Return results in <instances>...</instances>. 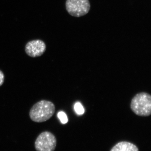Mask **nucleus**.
<instances>
[{"instance_id":"1","label":"nucleus","mask_w":151,"mask_h":151,"mask_svg":"<svg viewBox=\"0 0 151 151\" xmlns=\"http://www.w3.org/2000/svg\"><path fill=\"white\" fill-rule=\"evenodd\" d=\"M55 110V106L52 102L42 100L35 103L30 109V118L37 123L45 122L53 116Z\"/></svg>"},{"instance_id":"2","label":"nucleus","mask_w":151,"mask_h":151,"mask_svg":"<svg viewBox=\"0 0 151 151\" xmlns=\"http://www.w3.org/2000/svg\"><path fill=\"white\" fill-rule=\"evenodd\" d=\"M130 107L137 116L147 117L151 114V96L146 92L138 93L133 97Z\"/></svg>"},{"instance_id":"3","label":"nucleus","mask_w":151,"mask_h":151,"mask_svg":"<svg viewBox=\"0 0 151 151\" xmlns=\"http://www.w3.org/2000/svg\"><path fill=\"white\" fill-rule=\"evenodd\" d=\"M65 7L70 15L79 17L89 12L90 4L89 0H67Z\"/></svg>"},{"instance_id":"4","label":"nucleus","mask_w":151,"mask_h":151,"mask_svg":"<svg viewBox=\"0 0 151 151\" xmlns=\"http://www.w3.org/2000/svg\"><path fill=\"white\" fill-rule=\"evenodd\" d=\"M56 144L54 135L51 132H44L38 136L35 146L37 151H54Z\"/></svg>"},{"instance_id":"5","label":"nucleus","mask_w":151,"mask_h":151,"mask_svg":"<svg viewBox=\"0 0 151 151\" xmlns=\"http://www.w3.org/2000/svg\"><path fill=\"white\" fill-rule=\"evenodd\" d=\"M46 49V45L43 41L35 40L27 42L25 47V51L29 56L35 58L41 56Z\"/></svg>"},{"instance_id":"6","label":"nucleus","mask_w":151,"mask_h":151,"mask_svg":"<svg viewBox=\"0 0 151 151\" xmlns=\"http://www.w3.org/2000/svg\"><path fill=\"white\" fill-rule=\"evenodd\" d=\"M111 151H139V149L132 143L121 142L114 146Z\"/></svg>"},{"instance_id":"7","label":"nucleus","mask_w":151,"mask_h":151,"mask_svg":"<svg viewBox=\"0 0 151 151\" xmlns=\"http://www.w3.org/2000/svg\"><path fill=\"white\" fill-rule=\"evenodd\" d=\"M74 110L78 115H81L84 113V109L80 103H76L74 105Z\"/></svg>"},{"instance_id":"8","label":"nucleus","mask_w":151,"mask_h":151,"mask_svg":"<svg viewBox=\"0 0 151 151\" xmlns=\"http://www.w3.org/2000/svg\"><path fill=\"white\" fill-rule=\"evenodd\" d=\"M57 116L62 124H66L68 122L67 116L64 112H62V111L58 112Z\"/></svg>"},{"instance_id":"9","label":"nucleus","mask_w":151,"mask_h":151,"mask_svg":"<svg viewBox=\"0 0 151 151\" xmlns=\"http://www.w3.org/2000/svg\"><path fill=\"white\" fill-rule=\"evenodd\" d=\"M4 75L1 70H0V86L4 84Z\"/></svg>"}]
</instances>
